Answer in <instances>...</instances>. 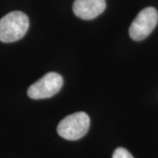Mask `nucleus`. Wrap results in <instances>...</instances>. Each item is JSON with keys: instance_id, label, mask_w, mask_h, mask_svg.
Here are the masks:
<instances>
[{"instance_id": "nucleus-3", "label": "nucleus", "mask_w": 158, "mask_h": 158, "mask_svg": "<svg viewBox=\"0 0 158 158\" xmlns=\"http://www.w3.org/2000/svg\"><path fill=\"white\" fill-rule=\"evenodd\" d=\"M63 85V79L60 74L49 72L31 85L27 95L32 99L48 98L58 93Z\"/></svg>"}, {"instance_id": "nucleus-4", "label": "nucleus", "mask_w": 158, "mask_h": 158, "mask_svg": "<svg viewBox=\"0 0 158 158\" xmlns=\"http://www.w3.org/2000/svg\"><path fill=\"white\" fill-rule=\"evenodd\" d=\"M157 22V11L154 7L144 8L139 12L130 26V37L136 41L146 39L156 27Z\"/></svg>"}, {"instance_id": "nucleus-2", "label": "nucleus", "mask_w": 158, "mask_h": 158, "mask_svg": "<svg viewBox=\"0 0 158 158\" xmlns=\"http://www.w3.org/2000/svg\"><path fill=\"white\" fill-rule=\"evenodd\" d=\"M90 128V117L84 112L66 116L57 126L58 135L69 141H77L87 134Z\"/></svg>"}, {"instance_id": "nucleus-1", "label": "nucleus", "mask_w": 158, "mask_h": 158, "mask_svg": "<svg viewBox=\"0 0 158 158\" xmlns=\"http://www.w3.org/2000/svg\"><path fill=\"white\" fill-rule=\"evenodd\" d=\"M29 28V19L19 11L9 12L0 19V41L14 42L25 36Z\"/></svg>"}, {"instance_id": "nucleus-5", "label": "nucleus", "mask_w": 158, "mask_h": 158, "mask_svg": "<svg viewBox=\"0 0 158 158\" xmlns=\"http://www.w3.org/2000/svg\"><path fill=\"white\" fill-rule=\"evenodd\" d=\"M106 7V0H75L73 11L82 19H93L100 15Z\"/></svg>"}, {"instance_id": "nucleus-6", "label": "nucleus", "mask_w": 158, "mask_h": 158, "mask_svg": "<svg viewBox=\"0 0 158 158\" xmlns=\"http://www.w3.org/2000/svg\"><path fill=\"white\" fill-rule=\"evenodd\" d=\"M113 158H134V156L124 148H118L114 150Z\"/></svg>"}]
</instances>
